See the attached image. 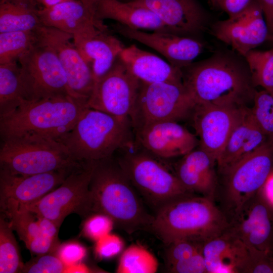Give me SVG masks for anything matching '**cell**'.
<instances>
[{"label": "cell", "mask_w": 273, "mask_h": 273, "mask_svg": "<svg viewBox=\"0 0 273 273\" xmlns=\"http://www.w3.org/2000/svg\"><path fill=\"white\" fill-rule=\"evenodd\" d=\"M1 211L9 218L13 230L25 244L40 234L37 217L32 212L15 207H8Z\"/></svg>", "instance_id": "836d02e7"}, {"label": "cell", "mask_w": 273, "mask_h": 273, "mask_svg": "<svg viewBox=\"0 0 273 273\" xmlns=\"http://www.w3.org/2000/svg\"><path fill=\"white\" fill-rule=\"evenodd\" d=\"M84 59L91 66L94 84L112 68L125 48L108 30L98 29L92 36L73 40Z\"/></svg>", "instance_id": "4316f807"}, {"label": "cell", "mask_w": 273, "mask_h": 273, "mask_svg": "<svg viewBox=\"0 0 273 273\" xmlns=\"http://www.w3.org/2000/svg\"><path fill=\"white\" fill-rule=\"evenodd\" d=\"M56 254L67 267L81 262L86 255L85 248L76 242L60 245Z\"/></svg>", "instance_id": "b9f144b4"}, {"label": "cell", "mask_w": 273, "mask_h": 273, "mask_svg": "<svg viewBox=\"0 0 273 273\" xmlns=\"http://www.w3.org/2000/svg\"><path fill=\"white\" fill-rule=\"evenodd\" d=\"M35 32L38 42L49 47L56 53L71 90L77 97L87 102L94 86L92 69L71 41L73 36L43 25Z\"/></svg>", "instance_id": "9a60e30c"}, {"label": "cell", "mask_w": 273, "mask_h": 273, "mask_svg": "<svg viewBox=\"0 0 273 273\" xmlns=\"http://www.w3.org/2000/svg\"><path fill=\"white\" fill-rule=\"evenodd\" d=\"M196 103L184 83L140 81L130 119L133 130L162 121L191 116Z\"/></svg>", "instance_id": "9c48e42d"}, {"label": "cell", "mask_w": 273, "mask_h": 273, "mask_svg": "<svg viewBox=\"0 0 273 273\" xmlns=\"http://www.w3.org/2000/svg\"><path fill=\"white\" fill-rule=\"evenodd\" d=\"M212 31L217 39L243 57L271 38L263 11L256 0H252L240 12L216 22Z\"/></svg>", "instance_id": "5bb4252c"}, {"label": "cell", "mask_w": 273, "mask_h": 273, "mask_svg": "<svg viewBox=\"0 0 273 273\" xmlns=\"http://www.w3.org/2000/svg\"><path fill=\"white\" fill-rule=\"evenodd\" d=\"M256 1L263 11L271 37L273 38V0Z\"/></svg>", "instance_id": "f6af8a7d"}, {"label": "cell", "mask_w": 273, "mask_h": 273, "mask_svg": "<svg viewBox=\"0 0 273 273\" xmlns=\"http://www.w3.org/2000/svg\"><path fill=\"white\" fill-rule=\"evenodd\" d=\"M207 1H208L209 2L211 3L213 5L217 6L218 7H219L220 3L222 1V0H207Z\"/></svg>", "instance_id": "816d5d0a"}, {"label": "cell", "mask_w": 273, "mask_h": 273, "mask_svg": "<svg viewBox=\"0 0 273 273\" xmlns=\"http://www.w3.org/2000/svg\"><path fill=\"white\" fill-rule=\"evenodd\" d=\"M18 61L26 100L64 95L80 99L70 89L64 70L51 48L37 41Z\"/></svg>", "instance_id": "8fae6325"}, {"label": "cell", "mask_w": 273, "mask_h": 273, "mask_svg": "<svg viewBox=\"0 0 273 273\" xmlns=\"http://www.w3.org/2000/svg\"><path fill=\"white\" fill-rule=\"evenodd\" d=\"M86 104L70 95L25 100L12 112L0 117L1 140L26 133L57 139L71 129Z\"/></svg>", "instance_id": "5b68a950"}, {"label": "cell", "mask_w": 273, "mask_h": 273, "mask_svg": "<svg viewBox=\"0 0 273 273\" xmlns=\"http://www.w3.org/2000/svg\"><path fill=\"white\" fill-rule=\"evenodd\" d=\"M69 1L72 0H32L36 6L37 5L41 6V8H49Z\"/></svg>", "instance_id": "c3c4849f"}, {"label": "cell", "mask_w": 273, "mask_h": 273, "mask_svg": "<svg viewBox=\"0 0 273 273\" xmlns=\"http://www.w3.org/2000/svg\"><path fill=\"white\" fill-rule=\"evenodd\" d=\"M119 1L126 2H129L131 0H119Z\"/></svg>", "instance_id": "f5cc1de1"}, {"label": "cell", "mask_w": 273, "mask_h": 273, "mask_svg": "<svg viewBox=\"0 0 273 273\" xmlns=\"http://www.w3.org/2000/svg\"><path fill=\"white\" fill-rule=\"evenodd\" d=\"M204 243L194 240L180 239L166 245L165 260L167 266L202 250Z\"/></svg>", "instance_id": "8d00e7d4"}, {"label": "cell", "mask_w": 273, "mask_h": 273, "mask_svg": "<svg viewBox=\"0 0 273 273\" xmlns=\"http://www.w3.org/2000/svg\"><path fill=\"white\" fill-rule=\"evenodd\" d=\"M105 19L113 20L131 29L173 33L151 10L129 2L101 0L97 9L96 20L101 30L107 29L103 22Z\"/></svg>", "instance_id": "cb8c5ba5"}, {"label": "cell", "mask_w": 273, "mask_h": 273, "mask_svg": "<svg viewBox=\"0 0 273 273\" xmlns=\"http://www.w3.org/2000/svg\"><path fill=\"white\" fill-rule=\"evenodd\" d=\"M266 138L253 118L251 109L244 106L217 161L218 173L226 170L259 148L266 142Z\"/></svg>", "instance_id": "7402d4cb"}, {"label": "cell", "mask_w": 273, "mask_h": 273, "mask_svg": "<svg viewBox=\"0 0 273 273\" xmlns=\"http://www.w3.org/2000/svg\"><path fill=\"white\" fill-rule=\"evenodd\" d=\"M0 170L27 176L63 169H73L82 162L74 160L56 139L26 133L2 140Z\"/></svg>", "instance_id": "8992f818"}, {"label": "cell", "mask_w": 273, "mask_h": 273, "mask_svg": "<svg viewBox=\"0 0 273 273\" xmlns=\"http://www.w3.org/2000/svg\"><path fill=\"white\" fill-rule=\"evenodd\" d=\"M89 190L92 213L108 215L129 234L150 231L154 216L144 207L140 195L115 155L96 162Z\"/></svg>", "instance_id": "7a4b0ae2"}, {"label": "cell", "mask_w": 273, "mask_h": 273, "mask_svg": "<svg viewBox=\"0 0 273 273\" xmlns=\"http://www.w3.org/2000/svg\"><path fill=\"white\" fill-rule=\"evenodd\" d=\"M155 13L176 34L194 37L205 30L208 15L198 0H131Z\"/></svg>", "instance_id": "ffe728a7"}, {"label": "cell", "mask_w": 273, "mask_h": 273, "mask_svg": "<svg viewBox=\"0 0 273 273\" xmlns=\"http://www.w3.org/2000/svg\"><path fill=\"white\" fill-rule=\"evenodd\" d=\"M167 267L173 273H207L202 250Z\"/></svg>", "instance_id": "60d3db41"}, {"label": "cell", "mask_w": 273, "mask_h": 273, "mask_svg": "<svg viewBox=\"0 0 273 273\" xmlns=\"http://www.w3.org/2000/svg\"><path fill=\"white\" fill-rule=\"evenodd\" d=\"M123 247L124 242L118 236L109 233L96 241L95 252L100 259H110L119 254Z\"/></svg>", "instance_id": "ab89813d"}, {"label": "cell", "mask_w": 273, "mask_h": 273, "mask_svg": "<svg viewBox=\"0 0 273 273\" xmlns=\"http://www.w3.org/2000/svg\"><path fill=\"white\" fill-rule=\"evenodd\" d=\"M241 56L217 52L181 69L183 83L196 105L244 106L255 90Z\"/></svg>", "instance_id": "6da1fadb"}, {"label": "cell", "mask_w": 273, "mask_h": 273, "mask_svg": "<svg viewBox=\"0 0 273 273\" xmlns=\"http://www.w3.org/2000/svg\"><path fill=\"white\" fill-rule=\"evenodd\" d=\"M133 139L130 119L86 107L71 129L56 140L74 160L82 162L111 157Z\"/></svg>", "instance_id": "277c9868"}, {"label": "cell", "mask_w": 273, "mask_h": 273, "mask_svg": "<svg viewBox=\"0 0 273 273\" xmlns=\"http://www.w3.org/2000/svg\"><path fill=\"white\" fill-rule=\"evenodd\" d=\"M116 152L115 157L132 185L155 211L177 198L195 194L188 191L158 157L141 147L134 137Z\"/></svg>", "instance_id": "52a82bcc"}, {"label": "cell", "mask_w": 273, "mask_h": 273, "mask_svg": "<svg viewBox=\"0 0 273 273\" xmlns=\"http://www.w3.org/2000/svg\"><path fill=\"white\" fill-rule=\"evenodd\" d=\"M113 27L121 35L155 50L171 65L180 69L192 63L204 49L203 43L194 37L166 32H146L118 23Z\"/></svg>", "instance_id": "d6986e66"}, {"label": "cell", "mask_w": 273, "mask_h": 273, "mask_svg": "<svg viewBox=\"0 0 273 273\" xmlns=\"http://www.w3.org/2000/svg\"><path fill=\"white\" fill-rule=\"evenodd\" d=\"M153 216L150 231L165 245L180 239L205 242L224 232L229 225L213 200L195 194L170 201Z\"/></svg>", "instance_id": "3957f363"}, {"label": "cell", "mask_w": 273, "mask_h": 273, "mask_svg": "<svg viewBox=\"0 0 273 273\" xmlns=\"http://www.w3.org/2000/svg\"><path fill=\"white\" fill-rule=\"evenodd\" d=\"M0 1H3V0H0ZM11 1L24 3L30 5H32L33 6H35V7H37V6L33 3V2L32 1V0H11Z\"/></svg>", "instance_id": "f907efd6"}, {"label": "cell", "mask_w": 273, "mask_h": 273, "mask_svg": "<svg viewBox=\"0 0 273 273\" xmlns=\"http://www.w3.org/2000/svg\"><path fill=\"white\" fill-rule=\"evenodd\" d=\"M32 5L11 0L0 1V33L35 31L42 25Z\"/></svg>", "instance_id": "83f0119b"}, {"label": "cell", "mask_w": 273, "mask_h": 273, "mask_svg": "<svg viewBox=\"0 0 273 273\" xmlns=\"http://www.w3.org/2000/svg\"><path fill=\"white\" fill-rule=\"evenodd\" d=\"M253 100V118L266 136L273 138V96L263 89L255 90Z\"/></svg>", "instance_id": "e575fe53"}, {"label": "cell", "mask_w": 273, "mask_h": 273, "mask_svg": "<svg viewBox=\"0 0 273 273\" xmlns=\"http://www.w3.org/2000/svg\"><path fill=\"white\" fill-rule=\"evenodd\" d=\"M86 8L88 10L90 14L95 18L98 27L99 25L96 20V13L98 5L101 0H80Z\"/></svg>", "instance_id": "bcb514c9"}, {"label": "cell", "mask_w": 273, "mask_h": 273, "mask_svg": "<svg viewBox=\"0 0 273 273\" xmlns=\"http://www.w3.org/2000/svg\"><path fill=\"white\" fill-rule=\"evenodd\" d=\"M67 266L56 253L37 255L24 264L21 272L61 273L65 272Z\"/></svg>", "instance_id": "d590c367"}, {"label": "cell", "mask_w": 273, "mask_h": 273, "mask_svg": "<svg viewBox=\"0 0 273 273\" xmlns=\"http://www.w3.org/2000/svg\"><path fill=\"white\" fill-rule=\"evenodd\" d=\"M226 231L247 247L273 254V205L263 187L230 220Z\"/></svg>", "instance_id": "4fadbf2b"}, {"label": "cell", "mask_w": 273, "mask_h": 273, "mask_svg": "<svg viewBox=\"0 0 273 273\" xmlns=\"http://www.w3.org/2000/svg\"><path fill=\"white\" fill-rule=\"evenodd\" d=\"M25 245L32 254L39 255L56 253L60 244L58 239L52 238L40 232L38 236L32 239Z\"/></svg>", "instance_id": "7bdbcfd3"}, {"label": "cell", "mask_w": 273, "mask_h": 273, "mask_svg": "<svg viewBox=\"0 0 273 273\" xmlns=\"http://www.w3.org/2000/svg\"><path fill=\"white\" fill-rule=\"evenodd\" d=\"M114 222L108 215L101 213H93L86 217L82 229L84 235L97 241L110 233Z\"/></svg>", "instance_id": "f35d334b"}, {"label": "cell", "mask_w": 273, "mask_h": 273, "mask_svg": "<svg viewBox=\"0 0 273 273\" xmlns=\"http://www.w3.org/2000/svg\"><path fill=\"white\" fill-rule=\"evenodd\" d=\"M215 165L216 162L208 153L195 149L182 156L174 173L190 192L213 200L218 183Z\"/></svg>", "instance_id": "603a6c76"}, {"label": "cell", "mask_w": 273, "mask_h": 273, "mask_svg": "<svg viewBox=\"0 0 273 273\" xmlns=\"http://www.w3.org/2000/svg\"><path fill=\"white\" fill-rule=\"evenodd\" d=\"M26 100L17 61L0 64V117L7 115Z\"/></svg>", "instance_id": "f1b7e54d"}, {"label": "cell", "mask_w": 273, "mask_h": 273, "mask_svg": "<svg viewBox=\"0 0 273 273\" xmlns=\"http://www.w3.org/2000/svg\"><path fill=\"white\" fill-rule=\"evenodd\" d=\"M0 218V272H21L24 264L10 221Z\"/></svg>", "instance_id": "f546056e"}, {"label": "cell", "mask_w": 273, "mask_h": 273, "mask_svg": "<svg viewBox=\"0 0 273 273\" xmlns=\"http://www.w3.org/2000/svg\"><path fill=\"white\" fill-rule=\"evenodd\" d=\"M251 1L222 0L219 5V7L226 13L229 17L242 11L248 6Z\"/></svg>", "instance_id": "ee69618b"}, {"label": "cell", "mask_w": 273, "mask_h": 273, "mask_svg": "<svg viewBox=\"0 0 273 273\" xmlns=\"http://www.w3.org/2000/svg\"><path fill=\"white\" fill-rule=\"evenodd\" d=\"M253 83L273 96V48L265 51L254 49L243 57Z\"/></svg>", "instance_id": "4dcf8cb0"}, {"label": "cell", "mask_w": 273, "mask_h": 273, "mask_svg": "<svg viewBox=\"0 0 273 273\" xmlns=\"http://www.w3.org/2000/svg\"><path fill=\"white\" fill-rule=\"evenodd\" d=\"M133 132L135 142L159 158L182 157L199 145L196 135L176 121L149 124Z\"/></svg>", "instance_id": "e0dca14e"}, {"label": "cell", "mask_w": 273, "mask_h": 273, "mask_svg": "<svg viewBox=\"0 0 273 273\" xmlns=\"http://www.w3.org/2000/svg\"><path fill=\"white\" fill-rule=\"evenodd\" d=\"M37 41L35 31L0 33V64L17 61Z\"/></svg>", "instance_id": "1f68e13d"}, {"label": "cell", "mask_w": 273, "mask_h": 273, "mask_svg": "<svg viewBox=\"0 0 273 273\" xmlns=\"http://www.w3.org/2000/svg\"><path fill=\"white\" fill-rule=\"evenodd\" d=\"M273 172V146L266 142L255 151L219 173L213 200L228 222L265 185Z\"/></svg>", "instance_id": "ba28073f"}, {"label": "cell", "mask_w": 273, "mask_h": 273, "mask_svg": "<svg viewBox=\"0 0 273 273\" xmlns=\"http://www.w3.org/2000/svg\"><path fill=\"white\" fill-rule=\"evenodd\" d=\"M202 251L207 273H240L247 248L225 230L205 241Z\"/></svg>", "instance_id": "484cf974"}, {"label": "cell", "mask_w": 273, "mask_h": 273, "mask_svg": "<svg viewBox=\"0 0 273 273\" xmlns=\"http://www.w3.org/2000/svg\"><path fill=\"white\" fill-rule=\"evenodd\" d=\"M119 58L141 82L183 83L181 69L134 44L125 48Z\"/></svg>", "instance_id": "d4e9b609"}, {"label": "cell", "mask_w": 273, "mask_h": 273, "mask_svg": "<svg viewBox=\"0 0 273 273\" xmlns=\"http://www.w3.org/2000/svg\"><path fill=\"white\" fill-rule=\"evenodd\" d=\"M37 14L43 26L69 33L73 40L92 36L99 29L95 18L80 0L41 8Z\"/></svg>", "instance_id": "44dd1931"}, {"label": "cell", "mask_w": 273, "mask_h": 273, "mask_svg": "<svg viewBox=\"0 0 273 273\" xmlns=\"http://www.w3.org/2000/svg\"><path fill=\"white\" fill-rule=\"evenodd\" d=\"M140 81L118 58L110 70L94 86L88 107L116 117L130 119Z\"/></svg>", "instance_id": "7c38bea8"}, {"label": "cell", "mask_w": 273, "mask_h": 273, "mask_svg": "<svg viewBox=\"0 0 273 273\" xmlns=\"http://www.w3.org/2000/svg\"><path fill=\"white\" fill-rule=\"evenodd\" d=\"M158 268L155 256L144 247L134 244L123 252L116 271L117 273H155Z\"/></svg>", "instance_id": "d6a6232c"}, {"label": "cell", "mask_w": 273, "mask_h": 273, "mask_svg": "<svg viewBox=\"0 0 273 273\" xmlns=\"http://www.w3.org/2000/svg\"><path fill=\"white\" fill-rule=\"evenodd\" d=\"M247 248V255L240 273H273L272 254L254 248Z\"/></svg>", "instance_id": "74e56055"}, {"label": "cell", "mask_w": 273, "mask_h": 273, "mask_svg": "<svg viewBox=\"0 0 273 273\" xmlns=\"http://www.w3.org/2000/svg\"><path fill=\"white\" fill-rule=\"evenodd\" d=\"M243 107L196 105L194 110L191 116L199 148L216 163Z\"/></svg>", "instance_id": "2e32d148"}, {"label": "cell", "mask_w": 273, "mask_h": 273, "mask_svg": "<svg viewBox=\"0 0 273 273\" xmlns=\"http://www.w3.org/2000/svg\"><path fill=\"white\" fill-rule=\"evenodd\" d=\"M90 270L87 266L81 262L67 266L65 272H89Z\"/></svg>", "instance_id": "7dc6e473"}, {"label": "cell", "mask_w": 273, "mask_h": 273, "mask_svg": "<svg viewBox=\"0 0 273 273\" xmlns=\"http://www.w3.org/2000/svg\"><path fill=\"white\" fill-rule=\"evenodd\" d=\"M75 168L27 176L0 170L1 209L9 206L19 207L39 200L59 187Z\"/></svg>", "instance_id": "ac0fdd59"}, {"label": "cell", "mask_w": 273, "mask_h": 273, "mask_svg": "<svg viewBox=\"0 0 273 273\" xmlns=\"http://www.w3.org/2000/svg\"><path fill=\"white\" fill-rule=\"evenodd\" d=\"M96 161H83L55 190L39 200L18 208L48 218L59 228L70 214L87 217L92 213L89 185Z\"/></svg>", "instance_id": "30bf717a"}, {"label": "cell", "mask_w": 273, "mask_h": 273, "mask_svg": "<svg viewBox=\"0 0 273 273\" xmlns=\"http://www.w3.org/2000/svg\"><path fill=\"white\" fill-rule=\"evenodd\" d=\"M263 188L268 199L273 205V178H271L269 176Z\"/></svg>", "instance_id": "681fc988"}]
</instances>
